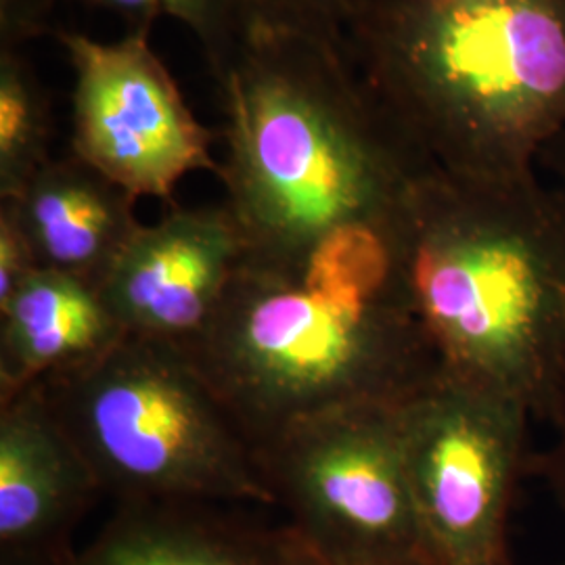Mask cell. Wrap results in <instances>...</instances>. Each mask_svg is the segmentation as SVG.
<instances>
[{
  "instance_id": "8992f818",
  "label": "cell",
  "mask_w": 565,
  "mask_h": 565,
  "mask_svg": "<svg viewBox=\"0 0 565 565\" xmlns=\"http://www.w3.org/2000/svg\"><path fill=\"white\" fill-rule=\"evenodd\" d=\"M264 478L327 565H440L404 471L392 406H348L258 446Z\"/></svg>"
},
{
  "instance_id": "2e32d148",
  "label": "cell",
  "mask_w": 565,
  "mask_h": 565,
  "mask_svg": "<svg viewBox=\"0 0 565 565\" xmlns=\"http://www.w3.org/2000/svg\"><path fill=\"white\" fill-rule=\"evenodd\" d=\"M245 34H289L345 44L369 0H231Z\"/></svg>"
},
{
  "instance_id": "6da1fadb",
  "label": "cell",
  "mask_w": 565,
  "mask_h": 565,
  "mask_svg": "<svg viewBox=\"0 0 565 565\" xmlns=\"http://www.w3.org/2000/svg\"><path fill=\"white\" fill-rule=\"evenodd\" d=\"M216 84L218 177L245 260L298 264L343 228L390 226L436 166L371 93L345 44L245 34Z\"/></svg>"
},
{
  "instance_id": "3957f363",
  "label": "cell",
  "mask_w": 565,
  "mask_h": 565,
  "mask_svg": "<svg viewBox=\"0 0 565 565\" xmlns=\"http://www.w3.org/2000/svg\"><path fill=\"white\" fill-rule=\"evenodd\" d=\"M390 252L440 373L545 422L565 369V198L539 170L473 179L434 166Z\"/></svg>"
},
{
  "instance_id": "5bb4252c",
  "label": "cell",
  "mask_w": 565,
  "mask_h": 565,
  "mask_svg": "<svg viewBox=\"0 0 565 565\" xmlns=\"http://www.w3.org/2000/svg\"><path fill=\"white\" fill-rule=\"evenodd\" d=\"M51 99L20 46H0V200H15L51 160Z\"/></svg>"
},
{
  "instance_id": "ffe728a7",
  "label": "cell",
  "mask_w": 565,
  "mask_h": 565,
  "mask_svg": "<svg viewBox=\"0 0 565 565\" xmlns=\"http://www.w3.org/2000/svg\"><path fill=\"white\" fill-rule=\"evenodd\" d=\"M539 170H545L548 182L565 198V128L551 142L539 162Z\"/></svg>"
},
{
  "instance_id": "4fadbf2b",
  "label": "cell",
  "mask_w": 565,
  "mask_h": 565,
  "mask_svg": "<svg viewBox=\"0 0 565 565\" xmlns=\"http://www.w3.org/2000/svg\"><path fill=\"white\" fill-rule=\"evenodd\" d=\"M124 338L99 289L39 268L0 303V401L102 359Z\"/></svg>"
},
{
  "instance_id": "e0dca14e",
  "label": "cell",
  "mask_w": 565,
  "mask_h": 565,
  "mask_svg": "<svg viewBox=\"0 0 565 565\" xmlns=\"http://www.w3.org/2000/svg\"><path fill=\"white\" fill-rule=\"evenodd\" d=\"M39 268L15 203L0 200V303L7 302Z\"/></svg>"
},
{
  "instance_id": "9a60e30c",
  "label": "cell",
  "mask_w": 565,
  "mask_h": 565,
  "mask_svg": "<svg viewBox=\"0 0 565 565\" xmlns=\"http://www.w3.org/2000/svg\"><path fill=\"white\" fill-rule=\"evenodd\" d=\"M120 15L130 30H151L162 18L181 21L202 44L214 78L223 76L243 41L242 23L231 0H81Z\"/></svg>"
},
{
  "instance_id": "d6986e66",
  "label": "cell",
  "mask_w": 565,
  "mask_h": 565,
  "mask_svg": "<svg viewBox=\"0 0 565 565\" xmlns=\"http://www.w3.org/2000/svg\"><path fill=\"white\" fill-rule=\"evenodd\" d=\"M55 0H0V46H21L42 34Z\"/></svg>"
},
{
  "instance_id": "7402d4cb",
  "label": "cell",
  "mask_w": 565,
  "mask_h": 565,
  "mask_svg": "<svg viewBox=\"0 0 565 565\" xmlns=\"http://www.w3.org/2000/svg\"><path fill=\"white\" fill-rule=\"evenodd\" d=\"M303 565H327L323 559H319L312 551H310V546H308V557H306V564Z\"/></svg>"
},
{
  "instance_id": "52a82bcc",
  "label": "cell",
  "mask_w": 565,
  "mask_h": 565,
  "mask_svg": "<svg viewBox=\"0 0 565 565\" xmlns=\"http://www.w3.org/2000/svg\"><path fill=\"white\" fill-rule=\"evenodd\" d=\"M524 403L440 373L396 408L404 471L440 565H513L507 524L530 473Z\"/></svg>"
},
{
  "instance_id": "5b68a950",
  "label": "cell",
  "mask_w": 565,
  "mask_h": 565,
  "mask_svg": "<svg viewBox=\"0 0 565 565\" xmlns=\"http://www.w3.org/2000/svg\"><path fill=\"white\" fill-rule=\"evenodd\" d=\"M39 385L99 490L118 503L277 505L258 446L186 350L126 335Z\"/></svg>"
},
{
  "instance_id": "9c48e42d",
  "label": "cell",
  "mask_w": 565,
  "mask_h": 565,
  "mask_svg": "<svg viewBox=\"0 0 565 565\" xmlns=\"http://www.w3.org/2000/svg\"><path fill=\"white\" fill-rule=\"evenodd\" d=\"M245 256L226 205L174 207L142 224L99 287L128 338L191 350L216 317Z\"/></svg>"
},
{
  "instance_id": "ac0fdd59",
  "label": "cell",
  "mask_w": 565,
  "mask_h": 565,
  "mask_svg": "<svg viewBox=\"0 0 565 565\" xmlns=\"http://www.w3.org/2000/svg\"><path fill=\"white\" fill-rule=\"evenodd\" d=\"M545 422L553 429V440L545 450L532 452L530 473L546 486L565 513V369L546 411Z\"/></svg>"
},
{
  "instance_id": "44dd1931",
  "label": "cell",
  "mask_w": 565,
  "mask_h": 565,
  "mask_svg": "<svg viewBox=\"0 0 565 565\" xmlns=\"http://www.w3.org/2000/svg\"><path fill=\"white\" fill-rule=\"evenodd\" d=\"M67 557H51L39 553H13L0 551V565H63Z\"/></svg>"
},
{
  "instance_id": "8fae6325",
  "label": "cell",
  "mask_w": 565,
  "mask_h": 565,
  "mask_svg": "<svg viewBox=\"0 0 565 565\" xmlns=\"http://www.w3.org/2000/svg\"><path fill=\"white\" fill-rule=\"evenodd\" d=\"M223 503H120L90 545L63 565H303L308 545L289 524L263 525Z\"/></svg>"
},
{
  "instance_id": "277c9868",
  "label": "cell",
  "mask_w": 565,
  "mask_h": 565,
  "mask_svg": "<svg viewBox=\"0 0 565 565\" xmlns=\"http://www.w3.org/2000/svg\"><path fill=\"white\" fill-rule=\"evenodd\" d=\"M345 51L446 172H534L565 128V0H369Z\"/></svg>"
},
{
  "instance_id": "603a6c76",
  "label": "cell",
  "mask_w": 565,
  "mask_h": 565,
  "mask_svg": "<svg viewBox=\"0 0 565 565\" xmlns=\"http://www.w3.org/2000/svg\"><path fill=\"white\" fill-rule=\"evenodd\" d=\"M565 565V564H564Z\"/></svg>"
},
{
  "instance_id": "7a4b0ae2",
  "label": "cell",
  "mask_w": 565,
  "mask_h": 565,
  "mask_svg": "<svg viewBox=\"0 0 565 565\" xmlns=\"http://www.w3.org/2000/svg\"><path fill=\"white\" fill-rule=\"evenodd\" d=\"M189 354L256 446L327 411L398 408L440 375L390 226L343 228L298 264L243 258Z\"/></svg>"
},
{
  "instance_id": "ba28073f",
  "label": "cell",
  "mask_w": 565,
  "mask_h": 565,
  "mask_svg": "<svg viewBox=\"0 0 565 565\" xmlns=\"http://www.w3.org/2000/svg\"><path fill=\"white\" fill-rule=\"evenodd\" d=\"M151 30L116 42L60 32L72 70V153L132 198L170 200L200 170L221 172L198 121L149 44Z\"/></svg>"
},
{
  "instance_id": "30bf717a",
  "label": "cell",
  "mask_w": 565,
  "mask_h": 565,
  "mask_svg": "<svg viewBox=\"0 0 565 565\" xmlns=\"http://www.w3.org/2000/svg\"><path fill=\"white\" fill-rule=\"evenodd\" d=\"M99 486L41 385L0 401V551L70 557Z\"/></svg>"
},
{
  "instance_id": "7c38bea8",
  "label": "cell",
  "mask_w": 565,
  "mask_h": 565,
  "mask_svg": "<svg viewBox=\"0 0 565 565\" xmlns=\"http://www.w3.org/2000/svg\"><path fill=\"white\" fill-rule=\"evenodd\" d=\"M9 202L15 203L39 266L95 289L142 226L137 198L72 151L51 158Z\"/></svg>"
}]
</instances>
